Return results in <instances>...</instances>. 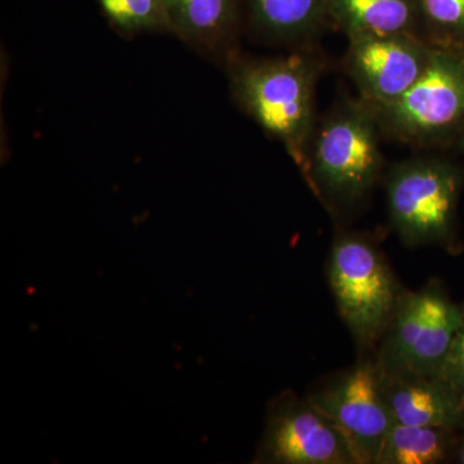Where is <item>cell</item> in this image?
<instances>
[{
	"label": "cell",
	"mask_w": 464,
	"mask_h": 464,
	"mask_svg": "<svg viewBox=\"0 0 464 464\" xmlns=\"http://www.w3.org/2000/svg\"><path fill=\"white\" fill-rule=\"evenodd\" d=\"M232 96L307 173L320 63L308 54L231 63Z\"/></svg>",
	"instance_id": "6da1fadb"
},
{
	"label": "cell",
	"mask_w": 464,
	"mask_h": 464,
	"mask_svg": "<svg viewBox=\"0 0 464 464\" xmlns=\"http://www.w3.org/2000/svg\"><path fill=\"white\" fill-rule=\"evenodd\" d=\"M374 109L351 101L329 116L308 152L307 177L325 199L350 206L373 188L383 157Z\"/></svg>",
	"instance_id": "7a4b0ae2"
},
{
	"label": "cell",
	"mask_w": 464,
	"mask_h": 464,
	"mask_svg": "<svg viewBox=\"0 0 464 464\" xmlns=\"http://www.w3.org/2000/svg\"><path fill=\"white\" fill-rule=\"evenodd\" d=\"M373 109L381 133L395 141L427 148L459 139L464 130L463 54L433 47L413 87L389 105Z\"/></svg>",
	"instance_id": "3957f363"
},
{
	"label": "cell",
	"mask_w": 464,
	"mask_h": 464,
	"mask_svg": "<svg viewBox=\"0 0 464 464\" xmlns=\"http://www.w3.org/2000/svg\"><path fill=\"white\" fill-rule=\"evenodd\" d=\"M329 282L341 316L362 343L384 334L404 295L381 253L359 235L335 240Z\"/></svg>",
	"instance_id": "277c9868"
},
{
	"label": "cell",
	"mask_w": 464,
	"mask_h": 464,
	"mask_svg": "<svg viewBox=\"0 0 464 464\" xmlns=\"http://www.w3.org/2000/svg\"><path fill=\"white\" fill-rule=\"evenodd\" d=\"M462 174L439 159L393 168L387 183L391 224L408 246L444 244L453 237Z\"/></svg>",
	"instance_id": "5b68a950"
},
{
	"label": "cell",
	"mask_w": 464,
	"mask_h": 464,
	"mask_svg": "<svg viewBox=\"0 0 464 464\" xmlns=\"http://www.w3.org/2000/svg\"><path fill=\"white\" fill-rule=\"evenodd\" d=\"M464 310L438 285L402 295L378 359L387 375H436L447 357Z\"/></svg>",
	"instance_id": "8992f818"
},
{
	"label": "cell",
	"mask_w": 464,
	"mask_h": 464,
	"mask_svg": "<svg viewBox=\"0 0 464 464\" xmlns=\"http://www.w3.org/2000/svg\"><path fill=\"white\" fill-rule=\"evenodd\" d=\"M308 400L343 436L355 464H377L383 440L395 422L382 390L378 362H360Z\"/></svg>",
	"instance_id": "52a82bcc"
},
{
	"label": "cell",
	"mask_w": 464,
	"mask_h": 464,
	"mask_svg": "<svg viewBox=\"0 0 464 464\" xmlns=\"http://www.w3.org/2000/svg\"><path fill=\"white\" fill-rule=\"evenodd\" d=\"M348 41V74L360 99L373 108L389 105L411 90L432 56V45L415 35H364Z\"/></svg>",
	"instance_id": "ba28073f"
},
{
	"label": "cell",
	"mask_w": 464,
	"mask_h": 464,
	"mask_svg": "<svg viewBox=\"0 0 464 464\" xmlns=\"http://www.w3.org/2000/svg\"><path fill=\"white\" fill-rule=\"evenodd\" d=\"M258 462L353 464L343 436L310 400L282 396L271 406Z\"/></svg>",
	"instance_id": "9c48e42d"
},
{
	"label": "cell",
	"mask_w": 464,
	"mask_h": 464,
	"mask_svg": "<svg viewBox=\"0 0 464 464\" xmlns=\"http://www.w3.org/2000/svg\"><path fill=\"white\" fill-rule=\"evenodd\" d=\"M380 366V365H378ZM382 390L395 422L409 426L464 429V402L435 375H387Z\"/></svg>",
	"instance_id": "30bf717a"
},
{
	"label": "cell",
	"mask_w": 464,
	"mask_h": 464,
	"mask_svg": "<svg viewBox=\"0 0 464 464\" xmlns=\"http://www.w3.org/2000/svg\"><path fill=\"white\" fill-rule=\"evenodd\" d=\"M331 14L348 39L364 35L420 38L417 0H331Z\"/></svg>",
	"instance_id": "8fae6325"
},
{
	"label": "cell",
	"mask_w": 464,
	"mask_h": 464,
	"mask_svg": "<svg viewBox=\"0 0 464 464\" xmlns=\"http://www.w3.org/2000/svg\"><path fill=\"white\" fill-rule=\"evenodd\" d=\"M170 32L206 52L225 51L235 24L234 0H167Z\"/></svg>",
	"instance_id": "7c38bea8"
},
{
	"label": "cell",
	"mask_w": 464,
	"mask_h": 464,
	"mask_svg": "<svg viewBox=\"0 0 464 464\" xmlns=\"http://www.w3.org/2000/svg\"><path fill=\"white\" fill-rule=\"evenodd\" d=\"M250 5L261 33L283 43L310 38L331 14V0H250Z\"/></svg>",
	"instance_id": "4fadbf2b"
},
{
	"label": "cell",
	"mask_w": 464,
	"mask_h": 464,
	"mask_svg": "<svg viewBox=\"0 0 464 464\" xmlns=\"http://www.w3.org/2000/svg\"><path fill=\"white\" fill-rule=\"evenodd\" d=\"M454 430L393 422L382 444L377 464H436L448 459Z\"/></svg>",
	"instance_id": "5bb4252c"
},
{
	"label": "cell",
	"mask_w": 464,
	"mask_h": 464,
	"mask_svg": "<svg viewBox=\"0 0 464 464\" xmlns=\"http://www.w3.org/2000/svg\"><path fill=\"white\" fill-rule=\"evenodd\" d=\"M420 38L433 47L464 48V0H417Z\"/></svg>",
	"instance_id": "9a60e30c"
},
{
	"label": "cell",
	"mask_w": 464,
	"mask_h": 464,
	"mask_svg": "<svg viewBox=\"0 0 464 464\" xmlns=\"http://www.w3.org/2000/svg\"><path fill=\"white\" fill-rule=\"evenodd\" d=\"M110 23L125 34L170 32L167 0H97Z\"/></svg>",
	"instance_id": "2e32d148"
},
{
	"label": "cell",
	"mask_w": 464,
	"mask_h": 464,
	"mask_svg": "<svg viewBox=\"0 0 464 464\" xmlns=\"http://www.w3.org/2000/svg\"><path fill=\"white\" fill-rule=\"evenodd\" d=\"M435 377L447 382L464 402V314L450 350Z\"/></svg>",
	"instance_id": "e0dca14e"
},
{
	"label": "cell",
	"mask_w": 464,
	"mask_h": 464,
	"mask_svg": "<svg viewBox=\"0 0 464 464\" xmlns=\"http://www.w3.org/2000/svg\"><path fill=\"white\" fill-rule=\"evenodd\" d=\"M459 462L464 464V439L462 442V447L459 449Z\"/></svg>",
	"instance_id": "ac0fdd59"
},
{
	"label": "cell",
	"mask_w": 464,
	"mask_h": 464,
	"mask_svg": "<svg viewBox=\"0 0 464 464\" xmlns=\"http://www.w3.org/2000/svg\"><path fill=\"white\" fill-rule=\"evenodd\" d=\"M458 141H459L460 148L464 150V130L462 134H460L459 139H458Z\"/></svg>",
	"instance_id": "d6986e66"
},
{
	"label": "cell",
	"mask_w": 464,
	"mask_h": 464,
	"mask_svg": "<svg viewBox=\"0 0 464 464\" xmlns=\"http://www.w3.org/2000/svg\"><path fill=\"white\" fill-rule=\"evenodd\" d=\"M459 52H460V53H462V54H463V56H464V48H463V50H460Z\"/></svg>",
	"instance_id": "ffe728a7"
}]
</instances>
